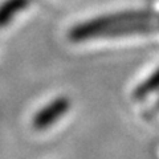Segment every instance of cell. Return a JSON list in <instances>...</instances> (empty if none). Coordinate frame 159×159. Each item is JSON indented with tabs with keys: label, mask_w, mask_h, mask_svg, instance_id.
<instances>
[{
	"label": "cell",
	"mask_w": 159,
	"mask_h": 159,
	"mask_svg": "<svg viewBox=\"0 0 159 159\" xmlns=\"http://www.w3.org/2000/svg\"><path fill=\"white\" fill-rule=\"evenodd\" d=\"M152 16L154 15L148 11H129L114 15H105V16L92 19L89 21L81 23L72 28V31L69 32V39L72 41H82V40L93 37H101L105 36V33L109 29L117 27L122 23L133 21V20L151 19Z\"/></svg>",
	"instance_id": "obj_1"
},
{
	"label": "cell",
	"mask_w": 159,
	"mask_h": 159,
	"mask_svg": "<svg viewBox=\"0 0 159 159\" xmlns=\"http://www.w3.org/2000/svg\"><path fill=\"white\" fill-rule=\"evenodd\" d=\"M70 107V99L68 97H58L48 103L45 107L40 109L33 117L32 125L36 130H45L51 125L56 123Z\"/></svg>",
	"instance_id": "obj_2"
},
{
	"label": "cell",
	"mask_w": 159,
	"mask_h": 159,
	"mask_svg": "<svg viewBox=\"0 0 159 159\" xmlns=\"http://www.w3.org/2000/svg\"><path fill=\"white\" fill-rule=\"evenodd\" d=\"M31 0H4L0 4V28L8 25L19 12L25 9Z\"/></svg>",
	"instance_id": "obj_3"
},
{
	"label": "cell",
	"mask_w": 159,
	"mask_h": 159,
	"mask_svg": "<svg viewBox=\"0 0 159 159\" xmlns=\"http://www.w3.org/2000/svg\"><path fill=\"white\" fill-rule=\"evenodd\" d=\"M158 89H159V68L134 90L133 97L134 99H143L147 96H150L151 93L157 92Z\"/></svg>",
	"instance_id": "obj_4"
}]
</instances>
